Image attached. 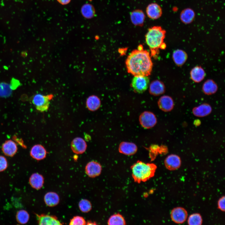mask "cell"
Instances as JSON below:
<instances>
[{
	"mask_svg": "<svg viewBox=\"0 0 225 225\" xmlns=\"http://www.w3.org/2000/svg\"><path fill=\"white\" fill-rule=\"evenodd\" d=\"M126 64L128 72L134 76H148L153 63L149 52L146 50L136 49L128 56Z\"/></svg>",
	"mask_w": 225,
	"mask_h": 225,
	"instance_id": "1",
	"label": "cell"
},
{
	"mask_svg": "<svg viewBox=\"0 0 225 225\" xmlns=\"http://www.w3.org/2000/svg\"><path fill=\"white\" fill-rule=\"evenodd\" d=\"M165 33V31L159 26H154L148 29L145 35V40L151 50L152 56L158 54L159 49L165 48L166 45L163 42Z\"/></svg>",
	"mask_w": 225,
	"mask_h": 225,
	"instance_id": "2",
	"label": "cell"
},
{
	"mask_svg": "<svg viewBox=\"0 0 225 225\" xmlns=\"http://www.w3.org/2000/svg\"><path fill=\"white\" fill-rule=\"evenodd\" d=\"M131 168L134 182L140 183L142 182H146L153 177L157 166L153 163H145L138 161L131 166Z\"/></svg>",
	"mask_w": 225,
	"mask_h": 225,
	"instance_id": "3",
	"label": "cell"
},
{
	"mask_svg": "<svg viewBox=\"0 0 225 225\" xmlns=\"http://www.w3.org/2000/svg\"><path fill=\"white\" fill-rule=\"evenodd\" d=\"M149 79L148 76H136L133 78L131 85L135 92L142 93L148 88Z\"/></svg>",
	"mask_w": 225,
	"mask_h": 225,
	"instance_id": "4",
	"label": "cell"
},
{
	"mask_svg": "<svg viewBox=\"0 0 225 225\" xmlns=\"http://www.w3.org/2000/svg\"><path fill=\"white\" fill-rule=\"evenodd\" d=\"M52 97L51 95H45L37 94L33 97L32 102L38 110L41 112L46 111L49 108L50 101Z\"/></svg>",
	"mask_w": 225,
	"mask_h": 225,
	"instance_id": "5",
	"label": "cell"
},
{
	"mask_svg": "<svg viewBox=\"0 0 225 225\" xmlns=\"http://www.w3.org/2000/svg\"><path fill=\"white\" fill-rule=\"evenodd\" d=\"M139 121L141 125L146 129L153 127L157 123L155 115L149 111H145L142 112L140 115Z\"/></svg>",
	"mask_w": 225,
	"mask_h": 225,
	"instance_id": "6",
	"label": "cell"
},
{
	"mask_svg": "<svg viewBox=\"0 0 225 225\" xmlns=\"http://www.w3.org/2000/svg\"><path fill=\"white\" fill-rule=\"evenodd\" d=\"M188 212L186 210L181 207L173 208L171 211V218L174 222L177 224L184 223L187 220Z\"/></svg>",
	"mask_w": 225,
	"mask_h": 225,
	"instance_id": "7",
	"label": "cell"
},
{
	"mask_svg": "<svg viewBox=\"0 0 225 225\" xmlns=\"http://www.w3.org/2000/svg\"><path fill=\"white\" fill-rule=\"evenodd\" d=\"M165 166L167 169L170 171L176 170L178 169L181 164L180 158L175 154L168 155L164 161Z\"/></svg>",
	"mask_w": 225,
	"mask_h": 225,
	"instance_id": "8",
	"label": "cell"
},
{
	"mask_svg": "<svg viewBox=\"0 0 225 225\" xmlns=\"http://www.w3.org/2000/svg\"><path fill=\"white\" fill-rule=\"evenodd\" d=\"M38 222L39 225H58L62 223L55 216L48 214H35Z\"/></svg>",
	"mask_w": 225,
	"mask_h": 225,
	"instance_id": "9",
	"label": "cell"
},
{
	"mask_svg": "<svg viewBox=\"0 0 225 225\" xmlns=\"http://www.w3.org/2000/svg\"><path fill=\"white\" fill-rule=\"evenodd\" d=\"M102 169L100 164L93 161L88 162L85 168L86 174L88 177L92 178L99 176L101 173Z\"/></svg>",
	"mask_w": 225,
	"mask_h": 225,
	"instance_id": "10",
	"label": "cell"
},
{
	"mask_svg": "<svg viewBox=\"0 0 225 225\" xmlns=\"http://www.w3.org/2000/svg\"><path fill=\"white\" fill-rule=\"evenodd\" d=\"M158 104L159 109L164 112L171 111L174 107L173 99L168 95L161 96L158 101Z\"/></svg>",
	"mask_w": 225,
	"mask_h": 225,
	"instance_id": "11",
	"label": "cell"
},
{
	"mask_svg": "<svg viewBox=\"0 0 225 225\" xmlns=\"http://www.w3.org/2000/svg\"><path fill=\"white\" fill-rule=\"evenodd\" d=\"M71 146L74 153L77 154H81L86 151L87 145L83 139L80 137H77L72 141Z\"/></svg>",
	"mask_w": 225,
	"mask_h": 225,
	"instance_id": "12",
	"label": "cell"
},
{
	"mask_svg": "<svg viewBox=\"0 0 225 225\" xmlns=\"http://www.w3.org/2000/svg\"><path fill=\"white\" fill-rule=\"evenodd\" d=\"M212 111L211 105L208 103H204L194 107L192 109V112L195 116L201 118L209 115Z\"/></svg>",
	"mask_w": 225,
	"mask_h": 225,
	"instance_id": "13",
	"label": "cell"
},
{
	"mask_svg": "<svg viewBox=\"0 0 225 225\" xmlns=\"http://www.w3.org/2000/svg\"><path fill=\"white\" fill-rule=\"evenodd\" d=\"M137 150V147L135 144L126 142H121L118 148V150L120 153L127 155H132L135 154Z\"/></svg>",
	"mask_w": 225,
	"mask_h": 225,
	"instance_id": "14",
	"label": "cell"
},
{
	"mask_svg": "<svg viewBox=\"0 0 225 225\" xmlns=\"http://www.w3.org/2000/svg\"><path fill=\"white\" fill-rule=\"evenodd\" d=\"M30 155L34 159L37 160H41L46 158L47 151L42 145L37 144L33 146L31 148Z\"/></svg>",
	"mask_w": 225,
	"mask_h": 225,
	"instance_id": "15",
	"label": "cell"
},
{
	"mask_svg": "<svg viewBox=\"0 0 225 225\" xmlns=\"http://www.w3.org/2000/svg\"><path fill=\"white\" fill-rule=\"evenodd\" d=\"M165 88L163 83L159 80L152 81L150 84L149 92L152 95L158 96L165 92Z\"/></svg>",
	"mask_w": 225,
	"mask_h": 225,
	"instance_id": "16",
	"label": "cell"
},
{
	"mask_svg": "<svg viewBox=\"0 0 225 225\" xmlns=\"http://www.w3.org/2000/svg\"><path fill=\"white\" fill-rule=\"evenodd\" d=\"M17 144L11 140L6 141L2 145V151L7 156H13L17 152Z\"/></svg>",
	"mask_w": 225,
	"mask_h": 225,
	"instance_id": "17",
	"label": "cell"
},
{
	"mask_svg": "<svg viewBox=\"0 0 225 225\" xmlns=\"http://www.w3.org/2000/svg\"><path fill=\"white\" fill-rule=\"evenodd\" d=\"M146 13L149 18L155 19L158 18L161 16L162 11L158 5L156 3H152L148 6Z\"/></svg>",
	"mask_w": 225,
	"mask_h": 225,
	"instance_id": "18",
	"label": "cell"
},
{
	"mask_svg": "<svg viewBox=\"0 0 225 225\" xmlns=\"http://www.w3.org/2000/svg\"><path fill=\"white\" fill-rule=\"evenodd\" d=\"M205 75L204 70L200 66L194 67L190 72L191 78L196 83L201 82L204 78Z\"/></svg>",
	"mask_w": 225,
	"mask_h": 225,
	"instance_id": "19",
	"label": "cell"
},
{
	"mask_svg": "<svg viewBox=\"0 0 225 225\" xmlns=\"http://www.w3.org/2000/svg\"><path fill=\"white\" fill-rule=\"evenodd\" d=\"M172 57L175 64L178 66H181L187 61L188 55L185 51L181 49H177L173 52Z\"/></svg>",
	"mask_w": 225,
	"mask_h": 225,
	"instance_id": "20",
	"label": "cell"
},
{
	"mask_svg": "<svg viewBox=\"0 0 225 225\" xmlns=\"http://www.w3.org/2000/svg\"><path fill=\"white\" fill-rule=\"evenodd\" d=\"M29 182L32 188L38 190L43 187L44 178L42 175L35 173L32 174L30 177Z\"/></svg>",
	"mask_w": 225,
	"mask_h": 225,
	"instance_id": "21",
	"label": "cell"
},
{
	"mask_svg": "<svg viewBox=\"0 0 225 225\" xmlns=\"http://www.w3.org/2000/svg\"><path fill=\"white\" fill-rule=\"evenodd\" d=\"M44 201L46 204L50 207L57 205L59 203V196L56 192H50L47 193L44 196Z\"/></svg>",
	"mask_w": 225,
	"mask_h": 225,
	"instance_id": "22",
	"label": "cell"
},
{
	"mask_svg": "<svg viewBox=\"0 0 225 225\" xmlns=\"http://www.w3.org/2000/svg\"><path fill=\"white\" fill-rule=\"evenodd\" d=\"M218 89L217 84L212 80L208 79L203 84L202 90L203 93L207 95H210L216 93Z\"/></svg>",
	"mask_w": 225,
	"mask_h": 225,
	"instance_id": "23",
	"label": "cell"
},
{
	"mask_svg": "<svg viewBox=\"0 0 225 225\" xmlns=\"http://www.w3.org/2000/svg\"><path fill=\"white\" fill-rule=\"evenodd\" d=\"M86 106L88 109L92 111L98 110L101 105V101L96 96L92 95L89 97L86 102Z\"/></svg>",
	"mask_w": 225,
	"mask_h": 225,
	"instance_id": "24",
	"label": "cell"
},
{
	"mask_svg": "<svg viewBox=\"0 0 225 225\" xmlns=\"http://www.w3.org/2000/svg\"><path fill=\"white\" fill-rule=\"evenodd\" d=\"M130 18L132 23L135 25H140L144 22L145 16L141 10L133 11L131 14Z\"/></svg>",
	"mask_w": 225,
	"mask_h": 225,
	"instance_id": "25",
	"label": "cell"
},
{
	"mask_svg": "<svg viewBox=\"0 0 225 225\" xmlns=\"http://www.w3.org/2000/svg\"><path fill=\"white\" fill-rule=\"evenodd\" d=\"M195 13L193 10L187 8L183 10L181 14L180 18L185 23L191 22L194 18Z\"/></svg>",
	"mask_w": 225,
	"mask_h": 225,
	"instance_id": "26",
	"label": "cell"
},
{
	"mask_svg": "<svg viewBox=\"0 0 225 225\" xmlns=\"http://www.w3.org/2000/svg\"><path fill=\"white\" fill-rule=\"evenodd\" d=\"M108 224L110 225H124L126 222L123 217L120 214L117 213L111 216L108 221Z\"/></svg>",
	"mask_w": 225,
	"mask_h": 225,
	"instance_id": "27",
	"label": "cell"
},
{
	"mask_svg": "<svg viewBox=\"0 0 225 225\" xmlns=\"http://www.w3.org/2000/svg\"><path fill=\"white\" fill-rule=\"evenodd\" d=\"M16 218L18 222L19 223L25 224L28 222L29 218V215L27 211L21 210L17 212Z\"/></svg>",
	"mask_w": 225,
	"mask_h": 225,
	"instance_id": "28",
	"label": "cell"
},
{
	"mask_svg": "<svg viewBox=\"0 0 225 225\" xmlns=\"http://www.w3.org/2000/svg\"><path fill=\"white\" fill-rule=\"evenodd\" d=\"M202 219L201 215L199 213H194L188 218V223L189 225H201Z\"/></svg>",
	"mask_w": 225,
	"mask_h": 225,
	"instance_id": "29",
	"label": "cell"
},
{
	"mask_svg": "<svg viewBox=\"0 0 225 225\" xmlns=\"http://www.w3.org/2000/svg\"><path fill=\"white\" fill-rule=\"evenodd\" d=\"M78 206L80 211L84 213L89 212L92 208L90 202L86 199L81 200L79 202Z\"/></svg>",
	"mask_w": 225,
	"mask_h": 225,
	"instance_id": "30",
	"label": "cell"
},
{
	"mask_svg": "<svg viewBox=\"0 0 225 225\" xmlns=\"http://www.w3.org/2000/svg\"><path fill=\"white\" fill-rule=\"evenodd\" d=\"M83 15L87 18H90L94 15V11L92 6L90 5H86L83 6L82 9Z\"/></svg>",
	"mask_w": 225,
	"mask_h": 225,
	"instance_id": "31",
	"label": "cell"
},
{
	"mask_svg": "<svg viewBox=\"0 0 225 225\" xmlns=\"http://www.w3.org/2000/svg\"><path fill=\"white\" fill-rule=\"evenodd\" d=\"M11 91L10 87L5 83H0V96L7 97L11 94Z\"/></svg>",
	"mask_w": 225,
	"mask_h": 225,
	"instance_id": "32",
	"label": "cell"
},
{
	"mask_svg": "<svg viewBox=\"0 0 225 225\" xmlns=\"http://www.w3.org/2000/svg\"><path fill=\"white\" fill-rule=\"evenodd\" d=\"M87 222L82 217L77 216L74 217L70 220L69 223L70 225H85Z\"/></svg>",
	"mask_w": 225,
	"mask_h": 225,
	"instance_id": "33",
	"label": "cell"
},
{
	"mask_svg": "<svg viewBox=\"0 0 225 225\" xmlns=\"http://www.w3.org/2000/svg\"><path fill=\"white\" fill-rule=\"evenodd\" d=\"M8 167V162L6 158L2 156H0V172L6 169Z\"/></svg>",
	"mask_w": 225,
	"mask_h": 225,
	"instance_id": "34",
	"label": "cell"
},
{
	"mask_svg": "<svg viewBox=\"0 0 225 225\" xmlns=\"http://www.w3.org/2000/svg\"><path fill=\"white\" fill-rule=\"evenodd\" d=\"M225 197L223 196L220 198L218 202V208L222 212L225 211Z\"/></svg>",
	"mask_w": 225,
	"mask_h": 225,
	"instance_id": "35",
	"label": "cell"
},
{
	"mask_svg": "<svg viewBox=\"0 0 225 225\" xmlns=\"http://www.w3.org/2000/svg\"><path fill=\"white\" fill-rule=\"evenodd\" d=\"M57 1L61 4L65 5L69 3L71 0H57Z\"/></svg>",
	"mask_w": 225,
	"mask_h": 225,
	"instance_id": "36",
	"label": "cell"
},
{
	"mask_svg": "<svg viewBox=\"0 0 225 225\" xmlns=\"http://www.w3.org/2000/svg\"><path fill=\"white\" fill-rule=\"evenodd\" d=\"M87 225H96L97 224L95 222H92L91 221H89L86 223Z\"/></svg>",
	"mask_w": 225,
	"mask_h": 225,
	"instance_id": "37",
	"label": "cell"
}]
</instances>
